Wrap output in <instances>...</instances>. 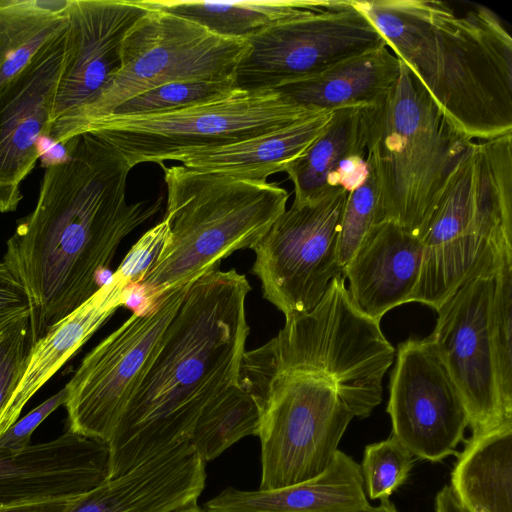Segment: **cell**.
Here are the masks:
<instances>
[{
	"label": "cell",
	"instance_id": "obj_1",
	"mask_svg": "<svg viewBox=\"0 0 512 512\" xmlns=\"http://www.w3.org/2000/svg\"><path fill=\"white\" fill-rule=\"evenodd\" d=\"M65 157L45 168L34 210L20 219L3 261L33 305L32 345L99 288L122 242L161 208L128 203L123 155L92 132L64 144Z\"/></svg>",
	"mask_w": 512,
	"mask_h": 512
},
{
	"label": "cell",
	"instance_id": "obj_2",
	"mask_svg": "<svg viewBox=\"0 0 512 512\" xmlns=\"http://www.w3.org/2000/svg\"><path fill=\"white\" fill-rule=\"evenodd\" d=\"M250 291L235 269L190 282L108 442V479L189 441L203 410L238 384Z\"/></svg>",
	"mask_w": 512,
	"mask_h": 512
},
{
	"label": "cell",
	"instance_id": "obj_3",
	"mask_svg": "<svg viewBox=\"0 0 512 512\" xmlns=\"http://www.w3.org/2000/svg\"><path fill=\"white\" fill-rule=\"evenodd\" d=\"M448 120L473 141L512 133V39L474 5L457 16L438 0H353Z\"/></svg>",
	"mask_w": 512,
	"mask_h": 512
},
{
	"label": "cell",
	"instance_id": "obj_4",
	"mask_svg": "<svg viewBox=\"0 0 512 512\" xmlns=\"http://www.w3.org/2000/svg\"><path fill=\"white\" fill-rule=\"evenodd\" d=\"M169 240L143 280L147 308L167 290L216 270L241 249H253L286 210L289 194L277 183L162 166Z\"/></svg>",
	"mask_w": 512,
	"mask_h": 512
},
{
	"label": "cell",
	"instance_id": "obj_5",
	"mask_svg": "<svg viewBox=\"0 0 512 512\" xmlns=\"http://www.w3.org/2000/svg\"><path fill=\"white\" fill-rule=\"evenodd\" d=\"M362 118L383 220L419 237L473 140L448 120L402 61L394 85L362 107Z\"/></svg>",
	"mask_w": 512,
	"mask_h": 512
},
{
	"label": "cell",
	"instance_id": "obj_6",
	"mask_svg": "<svg viewBox=\"0 0 512 512\" xmlns=\"http://www.w3.org/2000/svg\"><path fill=\"white\" fill-rule=\"evenodd\" d=\"M238 383L261 409L260 490L299 484L329 468L355 417L331 380L281 365L260 346L245 351Z\"/></svg>",
	"mask_w": 512,
	"mask_h": 512
},
{
	"label": "cell",
	"instance_id": "obj_7",
	"mask_svg": "<svg viewBox=\"0 0 512 512\" xmlns=\"http://www.w3.org/2000/svg\"><path fill=\"white\" fill-rule=\"evenodd\" d=\"M246 48L247 41L223 38L183 17L148 9L128 30L121 66L108 85L93 101L54 121L48 138L63 145L125 101L165 84L233 79Z\"/></svg>",
	"mask_w": 512,
	"mask_h": 512
},
{
	"label": "cell",
	"instance_id": "obj_8",
	"mask_svg": "<svg viewBox=\"0 0 512 512\" xmlns=\"http://www.w3.org/2000/svg\"><path fill=\"white\" fill-rule=\"evenodd\" d=\"M262 348L279 364L331 380L355 417L366 418L382 400V380L395 350L380 322L359 311L343 276L335 277L309 312L285 319Z\"/></svg>",
	"mask_w": 512,
	"mask_h": 512
},
{
	"label": "cell",
	"instance_id": "obj_9",
	"mask_svg": "<svg viewBox=\"0 0 512 512\" xmlns=\"http://www.w3.org/2000/svg\"><path fill=\"white\" fill-rule=\"evenodd\" d=\"M322 111L298 104L280 92L231 94L196 106L162 114L108 116L90 124L92 132L125 158L130 169L165 161L201 149L220 147L275 131Z\"/></svg>",
	"mask_w": 512,
	"mask_h": 512
},
{
	"label": "cell",
	"instance_id": "obj_10",
	"mask_svg": "<svg viewBox=\"0 0 512 512\" xmlns=\"http://www.w3.org/2000/svg\"><path fill=\"white\" fill-rule=\"evenodd\" d=\"M189 284L167 290L145 311L134 312L86 354L65 385L69 431L110 441Z\"/></svg>",
	"mask_w": 512,
	"mask_h": 512
},
{
	"label": "cell",
	"instance_id": "obj_11",
	"mask_svg": "<svg viewBox=\"0 0 512 512\" xmlns=\"http://www.w3.org/2000/svg\"><path fill=\"white\" fill-rule=\"evenodd\" d=\"M381 46H387L384 38L353 0H334L249 38L234 85L246 92L273 91Z\"/></svg>",
	"mask_w": 512,
	"mask_h": 512
},
{
	"label": "cell",
	"instance_id": "obj_12",
	"mask_svg": "<svg viewBox=\"0 0 512 512\" xmlns=\"http://www.w3.org/2000/svg\"><path fill=\"white\" fill-rule=\"evenodd\" d=\"M347 194L341 188L313 202H293L253 247L251 272L285 319L312 310L342 276L337 238Z\"/></svg>",
	"mask_w": 512,
	"mask_h": 512
},
{
	"label": "cell",
	"instance_id": "obj_13",
	"mask_svg": "<svg viewBox=\"0 0 512 512\" xmlns=\"http://www.w3.org/2000/svg\"><path fill=\"white\" fill-rule=\"evenodd\" d=\"M387 413L392 435L414 457L433 462L459 455L469 418L433 341L409 338L398 345Z\"/></svg>",
	"mask_w": 512,
	"mask_h": 512
},
{
	"label": "cell",
	"instance_id": "obj_14",
	"mask_svg": "<svg viewBox=\"0 0 512 512\" xmlns=\"http://www.w3.org/2000/svg\"><path fill=\"white\" fill-rule=\"evenodd\" d=\"M503 254L439 307L430 335L464 402L472 435L512 423L500 398L488 335L494 273Z\"/></svg>",
	"mask_w": 512,
	"mask_h": 512
},
{
	"label": "cell",
	"instance_id": "obj_15",
	"mask_svg": "<svg viewBox=\"0 0 512 512\" xmlns=\"http://www.w3.org/2000/svg\"><path fill=\"white\" fill-rule=\"evenodd\" d=\"M65 39L66 29L0 87L1 213L17 209L21 182L41 155V139L49 135Z\"/></svg>",
	"mask_w": 512,
	"mask_h": 512
},
{
	"label": "cell",
	"instance_id": "obj_16",
	"mask_svg": "<svg viewBox=\"0 0 512 512\" xmlns=\"http://www.w3.org/2000/svg\"><path fill=\"white\" fill-rule=\"evenodd\" d=\"M147 10L139 0L67 1L65 53L52 124L104 90L121 66L128 30Z\"/></svg>",
	"mask_w": 512,
	"mask_h": 512
},
{
	"label": "cell",
	"instance_id": "obj_17",
	"mask_svg": "<svg viewBox=\"0 0 512 512\" xmlns=\"http://www.w3.org/2000/svg\"><path fill=\"white\" fill-rule=\"evenodd\" d=\"M109 476V444L67 430L24 451L0 450V507L74 498Z\"/></svg>",
	"mask_w": 512,
	"mask_h": 512
},
{
	"label": "cell",
	"instance_id": "obj_18",
	"mask_svg": "<svg viewBox=\"0 0 512 512\" xmlns=\"http://www.w3.org/2000/svg\"><path fill=\"white\" fill-rule=\"evenodd\" d=\"M205 464L187 441L74 498L63 512H173L197 503Z\"/></svg>",
	"mask_w": 512,
	"mask_h": 512
},
{
	"label": "cell",
	"instance_id": "obj_19",
	"mask_svg": "<svg viewBox=\"0 0 512 512\" xmlns=\"http://www.w3.org/2000/svg\"><path fill=\"white\" fill-rule=\"evenodd\" d=\"M423 245L418 236L391 221L376 225L343 271L356 308L380 322L391 309L411 302Z\"/></svg>",
	"mask_w": 512,
	"mask_h": 512
},
{
	"label": "cell",
	"instance_id": "obj_20",
	"mask_svg": "<svg viewBox=\"0 0 512 512\" xmlns=\"http://www.w3.org/2000/svg\"><path fill=\"white\" fill-rule=\"evenodd\" d=\"M131 287L114 272L87 301L33 343L23 376L0 416V436L18 420L35 393L127 304Z\"/></svg>",
	"mask_w": 512,
	"mask_h": 512
},
{
	"label": "cell",
	"instance_id": "obj_21",
	"mask_svg": "<svg viewBox=\"0 0 512 512\" xmlns=\"http://www.w3.org/2000/svg\"><path fill=\"white\" fill-rule=\"evenodd\" d=\"M366 157L362 107L334 110L322 133L284 169L293 183V202H313L341 188L351 191L369 172Z\"/></svg>",
	"mask_w": 512,
	"mask_h": 512
},
{
	"label": "cell",
	"instance_id": "obj_22",
	"mask_svg": "<svg viewBox=\"0 0 512 512\" xmlns=\"http://www.w3.org/2000/svg\"><path fill=\"white\" fill-rule=\"evenodd\" d=\"M369 506L360 465L338 450L329 468L316 478L272 490L227 487L205 503V511L353 512Z\"/></svg>",
	"mask_w": 512,
	"mask_h": 512
},
{
	"label": "cell",
	"instance_id": "obj_23",
	"mask_svg": "<svg viewBox=\"0 0 512 512\" xmlns=\"http://www.w3.org/2000/svg\"><path fill=\"white\" fill-rule=\"evenodd\" d=\"M333 111L321 113L288 127L232 144L186 153L175 161L186 168L228 175L234 178L267 181L284 172L326 128Z\"/></svg>",
	"mask_w": 512,
	"mask_h": 512
},
{
	"label": "cell",
	"instance_id": "obj_24",
	"mask_svg": "<svg viewBox=\"0 0 512 512\" xmlns=\"http://www.w3.org/2000/svg\"><path fill=\"white\" fill-rule=\"evenodd\" d=\"M400 69L401 61L388 46H381L276 91L298 104L320 110L365 107L377 102L394 85Z\"/></svg>",
	"mask_w": 512,
	"mask_h": 512
},
{
	"label": "cell",
	"instance_id": "obj_25",
	"mask_svg": "<svg viewBox=\"0 0 512 512\" xmlns=\"http://www.w3.org/2000/svg\"><path fill=\"white\" fill-rule=\"evenodd\" d=\"M450 487L467 512H512V423L471 436Z\"/></svg>",
	"mask_w": 512,
	"mask_h": 512
},
{
	"label": "cell",
	"instance_id": "obj_26",
	"mask_svg": "<svg viewBox=\"0 0 512 512\" xmlns=\"http://www.w3.org/2000/svg\"><path fill=\"white\" fill-rule=\"evenodd\" d=\"M148 9L183 17L213 34L234 40L249 38L277 24L323 10L334 0H139Z\"/></svg>",
	"mask_w": 512,
	"mask_h": 512
},
{
	"label": "cell",
	"instance_id": "obj_27",
	"mask_svg": "<svg viewBox=\"0 0 512 512\" xmlns=\"http://www.w3.org/2000/svg\"><path fill=\"white\" fill-rule=\"evenodd\" d=\"M68 0H0V87L68 24Z\"/></svg>",
	"mask_w": 512,
	"mask_h": 512
},
{
	"label": "cell",
	"instance_id": "obj_28",
	"mask_svg": "<svg viewBox=\"0 0 512 512\" xmlns=\"http://www.w3.org/2000/svg\"><path fill=\"white\" fill-rule=\"evenodd\" d=\"M261 409L254 397L238 384L229 387L201 413L189 438L196 455L214 460L242 438L257 436Z\"/></svg>",
	"mask_w": 512,
	"mask_h": 512
},
{
	"label": "cell",
	"instance_id": "obj_29",
	"mask_svg": "<svg viewBox=\"0 0 512 512\" xmlns=\"http://www.w3.org/2000/svg\"><path fill=\"white\" fill-rule=\"evenodd\" d=\"M488 335L500 398L512 417V251L503 254L494 273Z\"/></svg>",
	"mask_w": 512,
	"mask_h": 512
},
{
	"label": "cell",
	"instance_id": "obj_30",
	"mask_svg": "<svg viewBox=\"0 0 512 512\" xmlns=\"http://www.w3.org/2000/svg\"><path fill=\"white\" fill-rule=\"evenodd\" d=\"M235 90L233 79L169 83L125 101L108 116L168 113L223 98Z\"/></svg>",
	"mask_w": 512,
	"mask_h": 512
},
{
	"label": "cell",
	"instance_id": "obj_31",
	"mask_svg": "<svg viewBox=\"0 0 512 512\" xmlns=\"http://www.w3.org/2000/svg\"><path fill=\"white\" fill-rule=\"evenodd\" d=\"M348 192L337 238V257L342 274L364 239L383 220L380 192L373 171Z\"/></svg>",
	"mask_w": 512,
	"mask_h": 512
},
{
	"label": "cell",
	"instance_id": "obj_32",
	"mask_svg": "<svg viewBox=\"0 0 512 512\" xmlns=\"http://www.w3.org/2000/svg\"><path fill=\"white\" fill-rule=\"evenodd\" d=\"M414 456L393 436L366 446L361 467L370 499H389L409 476Z\"/></svg>",
	"mask_w": 512,
	"mask_h": 512
},
{
	"label": "cell",
	"instance_id": "obj_33",
	"mask_svg": "<svg viewBox=\"0 0 512 512\" xmlns=\"http://www.w3.org/2000/svg\"><path fill=\"white\" fill-rule=\"evenodd\" d=\"M31 346L29 317L0 329V416L23 376Z\"/></svg>",
	"mask_w": 512,
	"mask_h": 512
},
{
	"label": "cell",
	"instance_id": "obj_34",
	"mask_svg": "<svg viewBox=\"0 0 512 512\" xmlns=\"http://www.w3.org/2000/svg\"><path fill=\"white\" fill-rule=\"evenodd\" d=\"M169 236V222L163 218L137 240L115 273L129 285H138L158 258Z\"/></svg>",
	"mask_w": 512,
	"mask_h": 512
},
{
	"label": "cell",
	"instance_id": "obj_35",
	"mask_svg": "<svg viewBox=\"0 0 512 512\" xmlns=\"http://www.w3.org/2000/svg\"><path fill=\"white\" fill-rule=\"evenodd\" d=\"M67 400V390L62 388L40 405L31 410L23 418L14 422L0 436V450L19 453L28 448L34 430L57 408Z\"/></svg>",
	"mask_w": 512,
	"mask_h": 512
},
{
	"label": "cell",
	"instance_id": "obj_36",
	"mask_svg": "<svg viewBox=\"0 0 512 512\" xmlns=\"http://www.w3.org/2000/svg\"><path fill=\"white\" fill-rule=\"evenodd\" d=\"M32 314L33 305L26 288L6 263L0 262V329L21 318L31 319Z\"/></svg>",
	"mask_w": 512,
	"mask_h": 512
},
{
	"label": "cell",
	"instance_id": "obj_37",
	"mask_svg": "<svg viewBox=\"0 0 512 512\" xmlns=\"http://www.w3.org/2000/svg\"><path fill=\"white\" fill-rule=\"evenodd\" d=\"M74 498L14 504L0 507V512H63Z\"/></svg>",
	"mask_w": 512,
	"mask_h": 512
},
{
	"label": "cell",
	"instance_id": "obj_38",
	"mask_svg": "<svg viewBox=\"0 0 512 512\" xmlns=\"http://www.w3.org/2000/svg\"><path fill=\"white\" fill-rule=\"evenodd\" d=\"M435 512H467L458 502L450 486H444L436 495Z\"/></svg>",
	"mask_w": 512,
	"mask_h": 512
},
{
	"label": "cell",
	"instance_id": "obj_39",
	"mask_svg": "<svg viewBox=\"0 0 512 512\" xmlns=\"http://www.w3.org/2000/svg\"><path fill=\"white\" fill-rule=\"evenodd\" d=\"M353 512H399L395 505L389 499L380 500V504L378 506H369L363 510L353 511Z\"/></svg>",
	"mask_w": 512,
	"mask_h": 512
},
{
	"label": "cell",
	"instance_id": "obj_40",
	"mask_svg": "<svg viewBox=\"0 0 512 512\" xmlns=\"http://www.w3.org/2000/svg\"><path fill=\"white\" fill-rule=\"evenodd\" d=\"M173 512H207L205 510H203L202 508H200L197 503H193V504H190V505H187V506H184L182 508H179Z\"/></svg>",
	"mask_w": 512,
	"mask_h": 512
}]
</instances>
